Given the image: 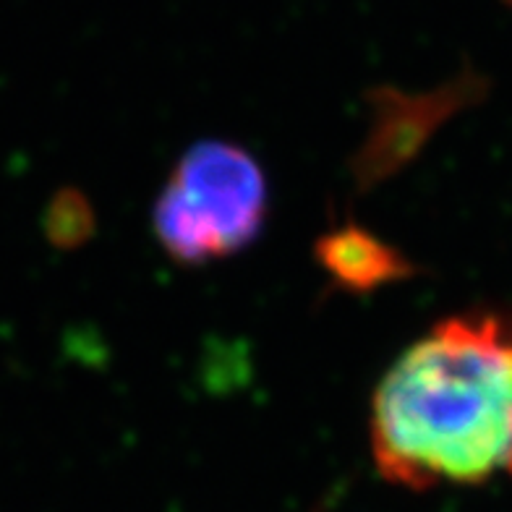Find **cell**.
<instances>
[{"label":"cell","mask_w":512,"mask_h":512,"mask_svg":"<svg viewBox=\"0 0 512 512\" xmlns=\"http://www.w3.org/2000/svg\"><path fill=\"white\" fill-rule=\"evenodd\" d=\"M369 429L382 479L413 492L512 476V319L434 324L382 377Z\"/></svg>","instance_id":"obj_1"},{"label":"cell","mask_w":512,"mask_h":512,"mask_svg":"<svg viewBox=\"0 0 512 512\" xmlns=\"http://www.w3.org/2000/svg\"><path fill=\"white\" fill-rule=\"evenodd\" d=\"M270 191L259 162L228 142H199L178 160L152 209L155 238L178 264H207L249 249Z\"/></svg>","instance_id":"obj_2"},{"label":"cell","mask_w":512,"mask_h":512,"mask_svg":"<svg viewBox=\"0 0 512 512\" xmlns=\"http://www.w3.org/2000/svg\"><path fill=\"white\" fill-rule=\"evenodd\" d=\"M507 3H510V6H512V0H507Z\"/></svg>","instance_id":"obj_5"},{"label":"cell","mask_w":512,"mask_h":512,"mask_svg":"<svg viewBox=\"0 0 512 512\" xmlns=\"http://www.w3.org/2000/svg\"><path fill=\"white\" fill-rule=\"evenodd\" d=\"M322 270L335 280L337 288L364 293L416 272L403 251L387 246L379 236L358 225H340L324 233L317 243Z\"/></svg>","instance_id":"obj_4"},{"label":"cell","mask_w":512,"mask_h":512,"mask_svg":"<svg viewBox=\"0 0 512 512\" xmlns=\"http://www.w3.org/2000/svg\"><path fill=\"white\" fill-rule=\"evenodd\" d=\"M484 81V76L463 71L442 87L418 95L379 87L369 100V131L351 165L358 189L369 191L400 173L442 123L450 121L473 100L484 97Z\"/></svg>","instance_id":"obj_3"}]
</instances>
